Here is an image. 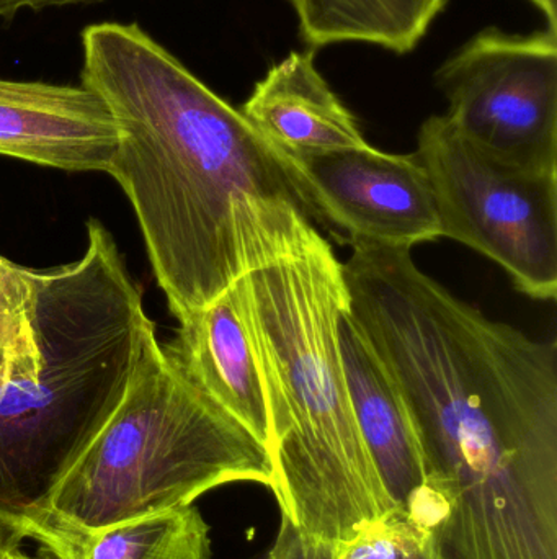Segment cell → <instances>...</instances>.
Returning a JSON list of instances; mask_svg holds the SVG:
<instances>
[{
    "instance_id": "obj_9",
    "label": "cell",
    "mask_w": 557,
    "mask_h": 559,
    "mask_svg": "<svg viewBox=\"0 0 557 559\" xmlns=\"http://www.w3.org/2000/svg\"><path fill=\"white\" fill-rule=\"evenodd\" d=\"M118 127L87 85L0 79V156L68 173H108Z\"/></svg>"
},
{
    "instance_id": "obj_13",
    "label": "cell",
    "mask_w": 557,
    "mask_h": 559,
    "mask_svg": "<svg viewBox=\"0 0 557 559\" xmlns=\"http://www.w3.org/2000/svg\"><path fill=\"white\" fill-rule=\"evenodd\" d=\"M26 538L51 559H211L209 525L193 504L98 531L49 514Z\"/></svg>"
},
{
    "instance_id": "obj_15",
    "label": "cell",
    "mask_w": 557,
    "mask_h": 559,
    "mask_svg": "<svg viewBox=\"0 0 557 559\" xmlns=\"http://www.w3.org/2000/svg\"><path fill=\"white\" fill-rule=\"evenodd\" d=\"M38 272L20 267L0 255V378L9 371L38 367L33 316Z\"/></svg>"
},
{
    "instance_id": "obj_5",
    "label": "cell",
    "mask_w": 557,
    "mask_h": 559,
    "mask_svg": "<svg viewBox=\"0 0 557 559\" xmlns=\"http://www.w3.org/2000/svg\"><path fill=\"white\" fill-rule=\"evenodd\" d=\"M234 483L271 489L267 447L173 365L153 325L120 404L62 479L49 514L98 531Z\"/></svg>"
},
{
    "instance_id": "obj_16",
    "label": "cell",
    "mask_w": 557,
    "mask_h": 559,
    "mask_svg": "<svg viewBox=\"0 0 557 559\" xmlns=\"http://www.w3.org/2000/svg\"><path fill=\"white\" fill-rule=\"evenodd\" d=\"M337 559H447L437 534L395 511L337 545Z\"/></svg>"
},
{
    "instance_id": "obj_1",
    "label": "cell",
    "mask_w": 557,
    "mask_h": 559,
    "mask_svg": "<svg viewBox=\"0 0 557 559\" xmlns=\"http://www.w3.org/2000/svg\"><path fill=\"white\" fill-rule=\"evenodd\" d=\"M349 314L404 400L447 559H557V344L493 321L409 249L353 246Z\"/></svg>"
},
{
    "instance_id": "obj_14",
    "label": "cell",
    "mask_w": 557,
    "mask_h": 559,
    "mask_svg": "<svg viewBox=\"0 0 557 559\" xmlns=\"http://www.w3.org/2000/svg\"><path fill=\"white\" fill-rule=\"evenodd\" d=\"M313 48L366 43L404 55L427 35L447 0H288Z\"/></svg>"
},
{
    "instance_id": "obj_2",
    "label": "cell",
    "mask_w": 557,
    "mask_h": 559,
    "mask_svg": "<svg viewBox=\"0 0 557 559\" xmlns=\"http://www.w3.org/2000/svg\"><path fill=\"white\" fill-rule=\"evenodd\" d=\"M82 49L120 134L107 174L179 322L319 235L275 147L137 23L87 26Z\"/></svg>"
},
{
    "instance_id": "obj_19",
    "label": "cell",
    "mask_w": 557,
    "mask_h": 559,
    "mask_svg": "<svg viewBox=\"0 0 557 559\" xmlns=\"http://www.w3.org/2000/svg\"><path fill=\"white\" fill-rule=\"evenodd\" d=\"M25 534L15 525L0 522V559H7L13 550L22 548Z\"/></svg>"
},
{
    "instance_id": "obj_20",
    "label": "cell",
    "mask_w": 557,
    "mask_h": 559,
    "mask_svg": "<svg viewBox=\"0 0 557 559\" xmlns=\"http://www.w3.org/2000/svg\"><path fill=\"white\" fill-rule=\"evenodd\" d=\"M545 15L546 26L557 29V0H529Z\"/></svg>"
},
{
    "instance_id": "obj_8",
    "label": "cell",
    "mask_w": 557,
    "mask_h": 559,
    "mask_svg": "<svg viewBox=\"0 0 557 559\" xmlns=\"http://www.w3.org/2000/svg\"><path fill=\"white\" fill-rule=\"evenodd\" d=\"M278 154L313 218L336 229L352 248L412 251L441 238L431 180L415 153H383L366 143L326 153Z\"/></svg>"
},
{
    "instance_id": "obj_3",
    "label": "cell",
    "mask_w": 557,
    "mask_h": 559,
    "mask_svg": "<svg viewBox=\"0 0 557 559\" xmlns=\"http://www.w3.org/2000/svg\"><path fill=\"white\" fill-rule=\"evenodd\" d=\"M270 420L271 492L300 531L334 544L398 511L360 432L340 354L343 264L317 235L242 277Z\"/></svg>"
},
{
    "instance_id": "obj_12",
    "label": "cell",
    "mask_w": 557,
    "mask_h": 559,
    "mask_svg": "<svg viewBox=\"0 0 557 559\" xmlns=\"http://www.w3.org/2000/svg\"><path fill=\"white\" fill-rule=\"evenodd\" d=\"M239 110L278 153L365 146L352 111L317 71L313 51H293L268 69Z\"/></svg>"
},
{
    "instance_id": "obj_21",
    "label": "cell",
    "mask_w": 557,
    "mask_h": 559,
    "mask_svg": "<svg viewBox=\"0 0 557 559\" xmlns=\"http://www.w3.org/2000/svg\"><path fill=\"white\" fill-rule=\"evenodd\" d=\"M7 559H51L49 557H46V555H43V557H29V555L23 554L22 548H19V550H13L12 554L7 557Z\"/></svg>"
},
{
    "instance_id": "obj_10",
    "label": "cell",
    "mask_w": 557,
    "mask_h": 559,
    "mask_svg": "<svg viewBox=\"0 0 557 559\" xmlns=\"http://www.w3.org/2000/svg\"><path fill=\"white\" fill-rule=\"evenodd\" d=\"M340 354L353 413L379 478L399 511L437 532L440 509L427 485L424 453L395 381L349 314L339 321Z\"/></svg>"
},
{
    "instance_id": "obj_6",
    "label": "cell",
    "mask_w": 557,
    "mask_h": 559,
    "mask_svg": "<svg viewBox=\"0 0 557 559\" xmlns=\"http://www.w3.org/2000/svg\"><path fill=\"white\" fill-rule=\"evenodd\" d=\"M415 156L431 180L441 238L486 255L538 301L557 296V170L477 150L445 115L424 121Z\"/></svg>"
},
{
    "instance_id": "obj_7",
    "label": "cell",
    "mask_w": 557,
    "mask_h": 559,
    "mask_svg": "<svg viewBox=\"0 0 557 559\" xmlns=\"http://www.w3.org/2000/svg\"><path fill=\"white\" fill-rule=\"evenodd\" d=\"M445 117L477 150L526 169L557 170V29L486 28L437 72Z\"/></svg>"
},
{
    "instance_id": "obj_11",
    "label": "cell",
    "mask_w": 557,
    "mask_h": 559,
    "mask_svg": "<svg viewBox=\"0 0 557 559\" xmlns=\"http://www.w3.org/2000/svg\"><path fill=\"white\" fill-rule=\"evenodd\" d=\"M162 347L203 394L268 449L267 397L245 319L242 278L182 319L173 341Z\"/></svg>"
},
{
    "instance_id": "obj_4",
    "label": "cell",
    "mask_w": 557,
    "mask_h": 559,
    "mask_svg": "<svg viewBox=\"0 0 557 559\" xmlns=\"http://www.w3.org/2000/svg\"><path fill=\"white\" fill-rule=\"evenodd\" d=\"M111 233L87 222L72 264L38 272V367L0 378V522L23 534L120 404L153 328Z\"/></svg>"
},
{
    "instance_id": "obj_17",
    "label": "cell",
    "mask_w": 557,
    "mask_h": 559,
    "mask_svg": "<svg viewBox=\"0 0 557 559\" xmlns=\"http://www.w3.org/2000/svg\"><path fill=\"white\" fill-rule=\"evenodd\" d=\"M265 559H337V544L300 531L281 515L277 538Z\"/></svg>"
},
{
    "instance_id": "obj_18",
    "label": "cell",
    "mask_w": 557,
    "mask_h": 559,
    "mask_svg": "<svg viewBox=\"0 0 557 559\" xmlns=\"http://www.w3.org/2000/svg\"><path fill=\"white\" fill-rule=\"evenodd\" d=\"M100 0H0V19H12L22 10L59 9V7L90 5Z\"/></svg>"
}]
</instances>
